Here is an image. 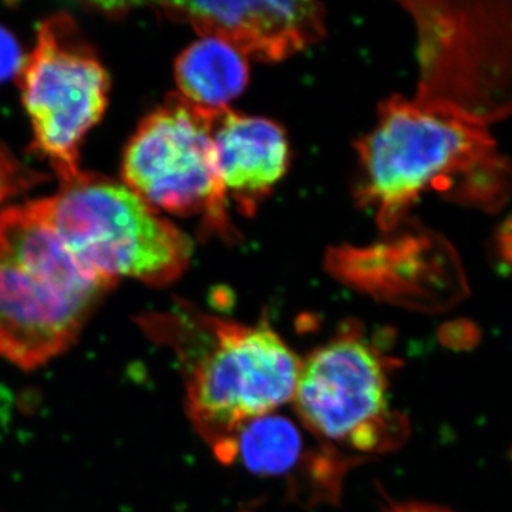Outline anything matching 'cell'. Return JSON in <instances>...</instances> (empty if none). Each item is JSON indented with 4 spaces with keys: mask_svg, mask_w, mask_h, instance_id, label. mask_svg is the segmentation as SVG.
<instances>
[{
    "mask_svg": "<svg viewBox=\"0 0 512 512\" xmlns=\"http://www.w3.org/2000/svg\"><path fill=\"white\" fill-rule=\"evenodd\" d=\"M140 322L151 338L177 350L188 417L225 463L235 460L242 427L292 402L302 359L268 323L174 313Z\"/></svg>",
    "mask_w": 512,
    "mask_h": 512,
    "instance_id": "cell-2",
    "label": "cell"
},
{
    "mask_svg": "<svg viewBox=\"0 0 512 512\" xmlns=\"http://www.w3.org/2000/svg\"><path fill=\"white\" fill-rule=\"evenodd\" d=\"M19 174H22V171H19L18 164L0 153V201L9 197L8 192L13 191V184H18L13 181H22Z\"/></svg>",
    "mask_w": 512,
    "mask_h": 512,
    "instance_id": "cell-14",
    "label": "cell"
},
{
    "mask_svg": "<svg viewBox=\"0 0 512 512\" xmlns=\"http://www.w3.org/2000/svg\"><path fill=\"white\" fill-rule=\"evenodd\" d=\"M211 137L222 190L251 211V202L271 191L288 170L285 131L264 117L224 109L214 114Z\"/></svg>",
    "mask_w": 512,
    "mask_h": 512,
    "instance_id": "cell-10",
    "label": "cell"
},
{
    "mask_svg": "<svg viewBox=\"0 0 512 512\" xmlns=\"http://www.w3.org/2000/svg\"><path fill=\"white\" fill-rule=\"evenodd\" d=\"M386 512H453L446 510V508L439 507V505L424 504V503H404L394 505Z\"/></svg>",
    "mask_w": 512,
    "mask_h": 512,
    "instance_id": "cell-15",
    "label": "cell"
},
{
    "mask_svg": "<svg viewBox=\"0 0 512 512\" xmlns=\"http://www.w3.org/2000/svg\"><path fill=\"white\" fill-rule=\"evenodd\" d=\"M393 362L355 328L301 360L292 402L313 436L330 448L375 456L393 450L407 423L390 404Z\"/></svg>",
    "mask_w": 512,
    "mask_h": 512,
    "instance_id": "cell-5",
    "label": "cell"
},
{
    "mask_svg": "<svg viewBox=\"0 0 512 512\" xmlns=\"http://www.w3.org/2000/svg\"><path fill=\"white\" fill-rule=\"evenodd\" d=\"M357 153L360 197L375 208L384 229L393 228L423 192H451L491 208L500 204L507 183L488 124L441 101H384Z\"/></svg>",
    "mask_w": 512,
    "mask_h": 512,
    "instance_id": "cell-1",
    "label": "cell"
},
{
    "mask_svg": "<svg viewBox=\"0 0 512 512\" xmlns=\"http://www.w3.org/2000/svg\"><path fill=\"white\" fill-rule=\"evenodd\" d=\"M25 60L16 37L0 26V86L19 76Z\"/></svg>",
    "mask_w": 512,
    "mask_h": 512,
    "instance_id": "cell-13",
    "label": "cell"
},
{
    "mask_svg": "<svg viewBox=\"0 0 512 512\" xmlns=\"http://www.w3.org/2000/svg\"><path fill=\"white\" fill-rule=\"evenodd\" d=\"M301 454L302 439L295 424L272 414L242 427L235 439V458L262 474L285 473Z\"/></svg>",
    "mask_w": 512,
    "mask_h": 512,
    "instance_id": "cell-12",
    "label": "cell"
},
{
    "mask_svg": "<svg viewBox=\"0 0 512 512\" xmlns=\"http://www.w3.org/2000/svg\"><path fill=\"white\" fill-rule=\"evenodd\" d=\"M410 3L420 28L419 99L441 101L484 123L510 111V13L485 3Z\"/></svg>",
    "mask_w": 512,
    "mask_h": 512,
    "instance_id": "cell-7",
    "label": "cell"
},
{
    "mask_svg": "<svg viewBox=\"0 0 512 512\" xmlns=\"http://www.w3.org/2000/svg\"><path fill=\"white\" fill-rule=\"evenodd\" d=\"M215 113L171 94L141 121L128 141L123 178L156 210L180 215L202 212L207 228L224 235L229 232L227 194L215 167L211 137Z\"/></svg>",
    "mask_w": 512,
    "mask_h": 512,
    "instance_id": "cell-8",
    "label": "cell"
},
{
    "mask_svg": "<svg viewBox=\"0 0 512 512\" xmlns=\"http://www.w3.org/2000/svg\"><path fill=\"white\" fill-rule=\"evenodd\" d=\"M170 19L191 23L202 37H217L242 55L266 62L286 59L325 35V10L315 2L161 3Z\"/></svg>",
    "mask_w": 512,
    "mask_h": 512,
    "instance_id": "cell-9",
    "label": "cell"
},
{
    "mask_svg": "<svg viewBox=\"0 0 512 512\" xmlns=\"http://www.w3.org/2000/svg\"><path fill=\"white\" fill-rule=\"evenodd\" d=\"M116 284L66 247L43 200L0 212V356L12 365L67 352Z\"/></svg>",
    "mask_w": 512,
    "mask_h": 512,
    "instance_id": "cell-3",
    "label": "cell"
},
{
    "mask_svg": "<svg viewBox=\"0 0 512 512\" xmlns=\"http://www.w3.org/2000/svg\"><path fill=\"white\" fill-rule=\"evenodd\" d=\"M18 80L35 150L52 164L60 183L72 180L80 173L82 141L106 111V69L80 37L76 22L60 13L40 25L35 50Z\"/></svg>",
    "mask_w": 512,
    "mask_h": 512,
    "instance_id": "cell-6",
    "label": "cell"
},
{
    "mask_svg": "<svg viewBox=\"0 0 512 512\" xmlns=\"http://www.w3.org/2000/svg\"><path fill=\"white\" fill-rule=\"evenodd\" d=\"M180 96L202 110L220 111L249 83L248 57L217 37H202L175 62Z\"/></svg>",
    "mask_w": 512,
    "mask_h": 512,
    "instance_id": "cell-11",
    "label": "cell"
},
{
    "mask_svg": "<svg viewBox=\"0 0 512 512\" xmlns=\"http://www.w3.org/2000/svg\"><path fill=\"white\" fill-rule=\"evenodd\" d=\"M43 202L66 247L104 278L165 286L190 265V238L126 184L80 171Z\"/></svg>",
    "mask_w": 512,
    "mask_h": 512,
    "instance_id": "cell-4",
    "label": "cell"
}]
</instances>
